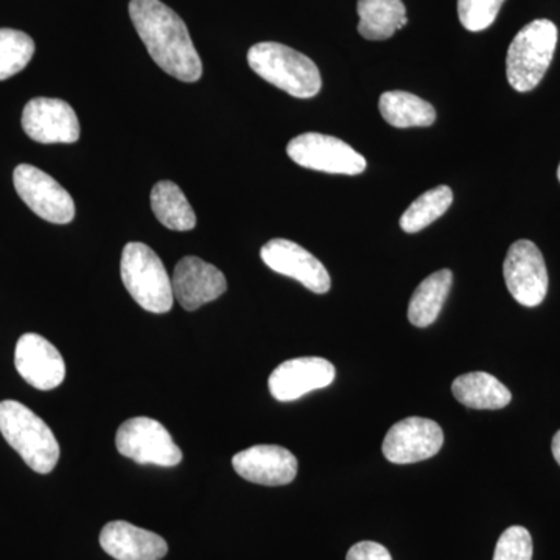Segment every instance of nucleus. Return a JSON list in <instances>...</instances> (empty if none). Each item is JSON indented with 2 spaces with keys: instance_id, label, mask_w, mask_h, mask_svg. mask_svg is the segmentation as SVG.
Here are the masks:
<instances>
[{
  "instance_id": "20e7f679",
  "label": "nucleus",
  "mask_w": 560,
  "mask_h": 560,
  "mask_svg": "<svg viewBox=\"0 0 560 560\" xmlns=\"http://www.w3.org/2000/svg\"><path fill=\"white\" fill-rule=\"evenodd\" d=\"M120 276L125 289L143 311L156 315L172 311L175 294L171 276L150 246L128 243L121 253Z\"/></svg>"
},
{
  "instance_id": "7ed1b4c3",
  "label": "nucleus",
  "mask_w": 560,
  "mask_h": 560,
  "mask_svg": "<svg viewBox=\"0 0 560 560\" xmlns=\"http://www.w3.org/2000/svg\"><path fill=\"white\" fill-rule=\"evenodd\" d=\"M249 68L291 97L312 98L319 94L323 79L318 66L301 51L279 43H259L248 51Z\"/></svg>"
},
{
  "instance_id": "9d476101",
  "label": "nucleus",
  "mask_w": 560,
  "mask_h": 560,
  "mask_svg": "<svg viewBox=\"0 0 560 560\" xmlns=\"http://www.w3.org/2000/svg\"><path fill=\"white\" fill-rule=\"evenodd\" d=\"M444 444V431L434 420L408 418L394 423L385 441L383 455L393 464H412L433 458Z\"/></svg>"
},
{
  "instance_id": "0eeeda50",
  "label": "nucleus",
  "mask_w": 560,
  "mask_h": 560,
  "mask_svg": "<svg viewBox=\"0 0 560 560\" xmlns=\"http://www.w3.org/2000/svg\"><path fill=\"white\" fill-rule=\"evenodd\" d=\"M116 447L120 455L138 464L175 467L183 460V452L168 430L150 418H135L121 423L117 430Z\"/></svg>"
},
{
  "instance_id": "412c9836",
  "label": "nucleus",
  "mask_w": 560,
  "mask_h": 560,
  "mask_svg": "<svg viewBox=\"0 0 560 560\" xmlns=\"http://www.w3.org/2000/svg\"><path fill=\"white\" fill-rule=\"evenodd\" d=\"M453 275L451 270L433 272L412 293L408 319L412 326L429 327L438 319L448 293H451Z\"/></svg>"
},
{
  "instance_id": "f3484780",
  "label": "nucleus",
  "mask_w": 560,
  "mask_h": 560,
  "mask_svg": "<svg viewBox=\"0 0 560 560\" xmlns=\"http://www.w3.org/2000/svg\"><path fill=\"white\" fill-rule=\"evenodd\" d=\"M103 551L116 560H161L167 556V541L131 523H106L101 533Z\"/></svg>"
},
{
  "instance_id": "a211bd4d",
  "label": "nucleus",
  "mask_w": 560,
  "mask_h": 560,
  "mask_svg": "<svg viewBox=\"0 0 560 560\" xmlns=\"http://www.w3.org/2000/svg\"><path fill=\"white\" fill-rule=\"evenodd\" d=\"M455 399L474 410H501L512 400L511 390L488 372H469L452 385Z\"/></svg>"
},
{
  "instance_id": "f257e3e1",
  "label": "nucleus",
  "mask_w": 560,
  "mask_h": 560,
  "mask_svg": "<svg viewBox=\"0 0 560 560\" xmlns=\"http://www.w3.org/2000/svg\"><path fill=\"white\" fill-rule=\"evenodd\" d=\"M130 18L150 57L165 73L186 83L201 79L200 55L175 11L161 0H131Z\"/></svg>"
},
{
  "instance_id": "6ab92c4d",
  "label": "nucleus",
  "mask_w": 560,
  "mask_h": 560,
  "mask_svg": "<svg viewBox=\"0 0 560 560\" xmlns=\"http://www.w3.org/2000/svg\"><path fill=\"white\" fill-rule=\"evenodd\" d=\"M359 33L364 39H389L408 24L401 0H359Z\"/></svg>"
},
{
  "instance_id": "423d86ee",
  "label": "nucleus",
  "mask_w": 560,
  "mask_h": 560,
  "mask_svg": "<svg viewBox=\"0 0 560 560\" xmlns=\"http://www.w3.org/2000/svg\"><path fill=\"white\" fill-rule=\"evenodd\" d=\"M290 160L311 171L330 175H360L366 171V160L345 140L319 132H305L287 145Z\"/></svg>"
},
{
  "instance_id": "9b49d317",
  "label": "nucleus",
  "mask_w": 560,
  "mask_h": 560,
  "mask_svg": "<svg viewBox=\"0 0 560 560\" xmlns=\"http://www.w3.org/2000/svg\"><path fill=\"white\" fill-rule=\"evenodd\" d=\"M22 128L38 143H75L80 139L79 117L60 98H32L22 113Z\"/></svg>"
},
{
  "instance_id": "4468645a",
  "label": "nucleus",
  "mask_w": 560,
  "mask_h": 560,
  "mask_svg": "<svg viewBox=\"0 0 560 560\" xmlns=\"http://www.w3.org/2000/svg\"><path fill=\"white\" fill-rule=\"evenodd\" d=\"M14 366L28 385L39 390L58 388L65 382L61 353L40 335H22L14 350Z\"/></svg>"
},
{
  "instance_id": "ddd939ff",
  "label": "nucleus",
  "mask_w": 560,
  "mask_h": 560,
  "mask_svg": "<svg viewBox=\"0 0 560 560\" xmlns=\"http://www.w3.org/2000/svg\"><path fill=\"white\" fill-rule=\"evenodd\" d=\"M172 285L175 300L187 312L198 311L202 305L219 300L228 290L223 272L212 264L194 256L178 261L173 272Z\"/></svg>"
},
{
  "instance_id": "f03ea898",
  "label": "nucleus",
  "mask_w": 560,
  "mask_h": 560,
  "mask_svg": "<svg viewBox=\"0 0 560 560\" xmlns=\"http://www.w3.org/2000/svg\"><path fill=\"white\" fill-rule=\"evenodd\" d=\"M0 433L36 474H50L57 467L60 444L54 431L20 401H0Z\"/></svg>"
},
{
  "instance_id": "5701e85b",
  "label": "nucleus",
  "mask_w": 560,
  "mask_h": 560,
  "mask_svg": "<svg viewBox=\"0 0 560 560\" xmlns=\"http://www.w3.org/2000/svg\"><path fill=\"white\" fill-rule=\"evenodd\" d=\"M453 202V191L448 186L434 187L420 195L410 208L405 210L400 219V228L407 234L425 230L431 223L441 219Z\"/></svg>"
},
{
  "instance_id": "dca6fc26",
  "label": "nucleus",
  "mask_w": 560,
  "mask_h": 560,
  "mask_svg": "<svg viewBox=\"0 0 560 560\" xmlns=\"http://www.w3.org/2000/svg\"><path fill=\"white\" fill-rule=\"evenodd\" d=\"M235 471L249 482L285 486L296 478L298 459L279 445H254L232 458Z\"/></svg>"
},
{
  "instance_id": "b1692460",
  "label": "nucleus",
  "mask_w": 560,
  "mask_h": 560,
  "mask_svg": "<svg viewBox=\"0 0 560 560\" xmlns=\"http://www.w3.org/2000/svg\"><path fill=\"white\" fill-rule=\"evenodd\" d=\"M35 55V40L27 33L0 28V81L27 68Z\"/></svg>"
},
{
  "instance_id": "1a4fd4ad",
  "label": "nucleus",
  "mask_w": 560,
  "mask_h": 560,
  "mask_svg": "<svg viewBox=\"0 0 560 560\" xmlns=\"http://www.w3.org/2000/svg\"><path fill=\"white\" fill-rule=\"evenodd\" d=\"M508 290L518 304L537 307L548 293V270L540 249L529 241H518L508 250L503 265Z\"/></svg>"
},
{
  "instance_id": "a878e982",
  "label": "nucleus",
  "mask_w": 560,
  "mask_h": 560,
  "mask_svg": "<svg viewBox=\"0 0 560 560\" xmlns=\"http://www.w3.org/2000/svg\"><path fill=\"white\" fill-rule=\"evenodd\" d=\"M533 537L523 526H511L497 541L493 560H533Z\"/></svg>"
},
{
  "instance_id": "bb28decb",
  "label": "nucleus",
  "mask_w": 560,
  "mask_h": 560,
  "mask_svg": "<svg viewBox=\"0 0 560 560\" xmlns=\"http://www.w3.org/2000/svg\"><path fill=\"white\" fill-rule=\"evenodd\" d=\"M346 560H393L390 552L377 541H360L348 551Z\"/></svg>"
},
{
  "instance_id": "393cba45",
  "label": "nucleus",
  "mask_w": 560,
  "mask_h": 560,
  "mask_svg": "<svg viewBox=\"0 0 560 560\" xmlns=\"http://www.w3.org/2000/svg\"><path fill=\"white\" fill-rule=\"evenodd\" d=\"M504 0H458V16L466 31L482 32L499 16Z\"/></svg>"
},
{
  "instance_id": "4be33fe9",
  "label": "nucleus",
  "mask_w": 560,
  "mask_h": 560,
  "mask_svg": "<svg viewBox=\"0 0 560 560\" xmlns=\"http://www.w3.org/2000/svg\"><path fill=\"white\" fill-rule=\"evenodd\" d=\"M151 209L156 219L172 231L186 232L197 226V215L183 190L172 180H161L151 190Z\"/></svg>"
},
{
  "instance_id": "f8f14e48",
  "label": "nucleus",
  "mask_w": 560,
  "mask_h": 560,
  "mask_svg": "<svg viewBox=\"0 0 560 560\" xmlns=\"http://www.w3.org/2000/svg\"><path fill=\"white\" fill-rule=\"evenodd\" d=\"M264 264L272 271L298 280L316 294H326L331 280L326 267L312 253L298 243L275 238L260 249Z\"/></svg>"
},
{
  "instance_id": "39448f33",
  "label": "nucleus",
  "mask_w": 560,
  "mask_h": 560,
  "mask_svg": "<svg viewBox=\"0 0 560 560\" xmlns=\"http://www.w3.org/2000/svg\"><path fill=\"white\" fill-rule=\"evenodd\" d=\"M558 38V27L548 20L529 22L517 33L506 58L508 81L515 91L529 92L539 86L555 57Z\"/></svg>"
},
{
  "instance_id": "6e6552de",
  "label": "nucleus",
  "mask_w": 560,
  "mask_h": 560,
  "mask_svg": "<svg viewBox=\"0 0 560 560\" xmlns=\"http://www.w3.org/2000/svg\"><path fill=\"white\" fill-rule=\"evenodd\" d=\"M14 189L33 213L54 224H68L75 219V202L68 190L49 173L33 165L14 168Z\"/></svg>"
},
{
  "instance_id": "cd10ccee",
  "label": "nucleus",
  "mask_w": 560,
  "mask_h": 560,
  "mask_svg": "<svg viewBox=\"0 0 560 560\" xmlns=\"http://www.w3.org/2000/svg\"><path fill=\"white\" fill-rule=\"evenodd\" d=\"M551 448L552 456H555L556 463L560 466V430L555 434V438H552Z\"/></svg>"
},
{
  "instance_id": "2eb2a0df",
  "label": "nucleus",
  "mask_w": 560,
  "mask_h": 560,
  "mask_svg": "<svg viewBox=\"0 0 560 560\" xmlns=\"http://www.w3.org/2000/svg\"><path fill=\"white\" fill-rule=\"evenodd\" d=\"M334 364L319 357H302L283 361L272 374L268 386L271 396L279 401L301 399L312 390L327 388L335 381Z\"/></svg>"
},
{
  "instance_id": "aec40b11",
  "label": "nucleus",
  "mask_w": 560,
  "mask_h": 560,
  "mask_svg": "<svg viewBox=\"0 0 560 560\" xmlns=\"http://www.w3.org/2000/svg\"><path fill=\"white\" fill-rule=\"evenodd\" d=\"M378 109L390 127H431L436 120V109L431 103L405 91H389L382 94Z\"/></svg>"
},
{
  "instance_id": "c85d7f7f",
  "label": "nucleus",
  "mask_w": 560,
  "mask_h": 560,
  "mask_svg": "<svg viewBox=\"0 0 560 560\" xmlns=\"http://www.w3.org/2000/svg\"><path fill=\"white\" fill-rule=\"evenodd\" d=\"M558 178H559V183H560V165H559V168H558Z\"/></svg>"
}]
</instances>
